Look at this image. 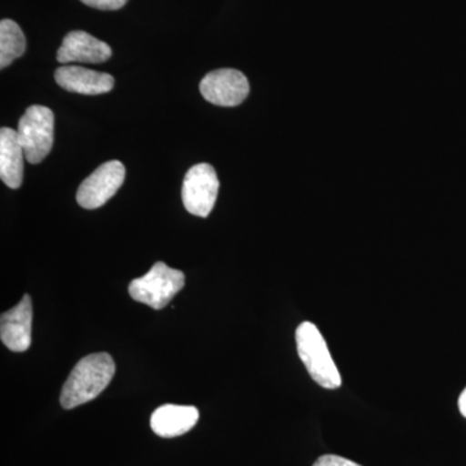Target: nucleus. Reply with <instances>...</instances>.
<instances>
[{"mask_svg":"<svg viewBox=\"0 0 466 466\" xmlns=\"http://www.w3.org/2000/svg\"><path fill=\"white\" fill-rule=\"evenodd\" d=\"M312 466H361L357 464V462L351 461V460L341 458V456L337 455H324L320 456L315 461V464Z\"/></svg>","mask_w":466,"mask_h":466,"instance_id":"obj_15","label":"nucleus"},{"mask_svg":"<svg viewBox=\"0 0 466 466\" xmlns=\"http://www.w3.org/2000/svg\"><path fill=\"white\" fill-rule=\"evenodd\" d=\"M17 135L25 152L26 161L39 164L50 155L54 146V112L47 106H29L18 122Z\"/></svg>","mask_w":466,"mask_h":466,"instance_id":"obj_4","label":"nucleus"},{"mask_svg":"<svg viewBox=\"0 0 466 466\" xmlns=\"http://www.w3.org/2000/svg\"><path fill=\"white\" fill-rule=\"evenodd\" d=\"M26 50V38L15 21L5 18L0 21V67L5 69Z\"/></svg>","mask_w":466,"mask_h":466,"instance_id":"obj_13","label":"nucleus"},{"mask_svg":"<svg viewBox=\"0 0 466 466\" xmlns=\"http://www.w3.org/2000/svg\"><path fill=\"white\" fill-rule=\"evenodd\" d=\"M33 303L29 294L14 309L3 312L0 339L11 351L24 352L32 345Z\"/></svg>","mask_w":466,"mask_h":466,"instance_id":"obj_8","label":"nucleus"},{"mask_svg":"<svg viewBox=\"0 0 466 466\" xmlns=\"http://www.w3.org/2000/svg\"><path fill=\"white\" fill-rule=\"evenodd\" d=\"M459 410L461 415L466 419V389L461 392L459 398Z\"/></svg>","mask_w":466,"mask_h":466,"instance_id":"obj_16","label":"nucleus"},{"mask_svg":"<svg viewBox=\"0 0 466 466\" xmlns=\"http://www.w3.org/2000/svg\"><path fill=\"white\" fill-rule=\"evenodd\" d=\"M110 57L112 48L106 42L82 30L67 33L57 51V61L61 64H100Z\"/></svg>","mask_w":466,"mask_h":466,"instance_id":"obj_9","label":"nucleus"},{"mask_svg":"<svg viewBox=\"0 0 466 466\" xmlns=\"http://www.w3.org/2000/svg\"><path fill=\"white\" fill-rule=\"evenodd\" d=\"M219 179L216 168L208 164H198L184 177L182 198L184 208L196 217L207 218L216 205Z\"/></svg>","mask_w":466,"mask_h":466,"instance_id":"obj_5","label":"nucleus"},{"mask_svg":"<svg viewBox=\"0 0 466 466\" xmlns=\"http://www.w3.org/2000/svg\"><path fill=\"white\" fill-rule=\"evenodd\" d=\"M88 7L101 9V11H116L124 7L128 0H81Z\"/></svg>","mask_w":466,"mask_h":466,"instance_id":"obj_14","label":"nucleus"},{"mask_svg":"<svg viewBox=\"0 0 466 466\" xmlns=\"http://www.w3.org/2000/svg\"><path fill=\"white\" fill-rule=\"evenodd\" d=\"M202 96L219 106H238L249 95L247 76L236 69H218L208 73L200 84Z\"/></svg>","mask_w":466,"mask_h":466,"instance_id":"obj_7","label":"nucleus"},{"mask_svg":"<svg viewBox=\"0 0 466 466\" xmlns=\"http://www.w3.org/2000/svg\"><path fill=\"white\" fill-rule=\"evenodd\" d=\"M115 373L116 363L108 352H96L81 359L64 383L61 407L73 410L94 400L108 388Z\"/></svg>","mask_w":466,"mask_h":466,"instance_id":"obj_1","label":"nucleus"},{"mask_svg":"<svg viewBox=\"0 0 466 466\" xmlns=\"http://www.w3.org/2000/svg\"><path fill=\"white\" fill-rule=\"evenodd\" d=\"M55 79L64 90L82 95L106 94L115 87V78L108 73L76 66L58 67Z\"/></svg>","mask_w":466,"mask_h":466,"instance_id":"obj_10","label":"nucleus"},{"mask_svg":"<svg viewBox=\"0 0 466 466\" xmlns=\"http://www.w3.org/2000/svg\"><path fill=\"white\" fill-rule=\"evenodd\" d=\"M184 283L186 278L182 271L171 268L164 262H157L152 266L148 274L131 281L128 293L137 302L161 309L167 308L171 299L183 289Z\"/></svg>","mask_w":466,"mask_h":466,"instance_id":"obj_3","label":"nucleus"},{"mask_svg":"<svg viewBox=\"0 0 466 466\" xmlns=\"http://www.w3.org/2000/svg\"><path fill=\"white\" fill-rule=\"evenodd\" d=\"M24 152L17 131L2 127L0 130V177L12 189L20 188L24 180Z\"/></svg>","mask_w":466,"mask_h":466,"instance_id":"obj_12","label":"nucleus"},{"mask_svg":"<svg viewBox=\"0 0 466 466\" xmlns=\"http://www.w3.org/2000/svg\"><path fill=\"white\" fill-rule=\"evenodd\" d=\"M125 177L126 168L122 162L109 161L100 165L79 186L76 202L87 210L103 207L121 188Z\"/></svg>","mask_w":466,"mask_h":466,"instance_id":"obj_6","label":"nucleus"},{"mask_svg":"<svg viewBox=\"0 0 466 466\" xmlns=\"http://www.w3.org/2000/svg\"><path fill=\"white\" fill-rule=\"evenodd\" d=\"M200 412L193 406L165 404L150 417V428L162 438H175L188 433L198 424Z\"/></svg>","mask_w":466,"mask_h":466,"instance_id":"obj_11","label":"nucleus"},{"mask_svg":"<svg viewBox=\"0 0 466 466\" xmlns=\"http://www.w3.org/2000/svg\"><path fill=\"white\" fill-rule=\"evenodd\" d=\"M297 350L300 360L315 382L321 388H341L342 379L339 368L334 363L329 349L317 325L311 321H303L296 330Z\"/></svg>","mask_w":466,"mask_h":466,"instance_id":"obj_2","label":"nucleus"}]
</instances>
